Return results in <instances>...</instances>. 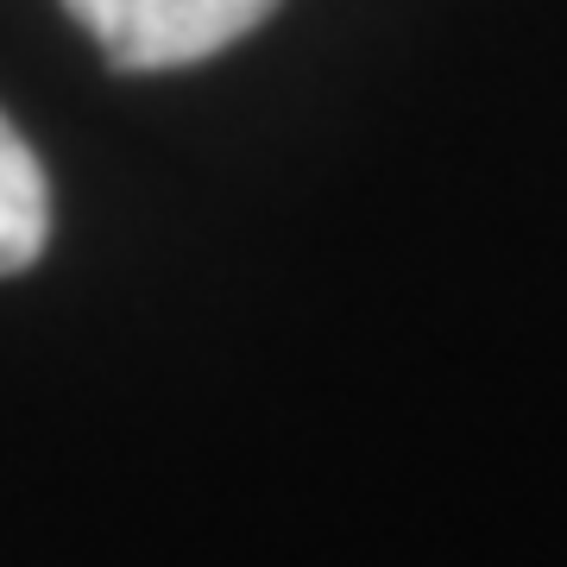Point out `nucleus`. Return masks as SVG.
<instances>
[{"mask_svg": "<svg viewBox=\"0 0 567 567\" xmlns=\"http://www.w3.org/2000/svg\"><path fill=\"white\" fill-rule=\"evenodd\" d=\"M63 13L126 76L189 70L278 13V0H63Z\"/></svg>", "mask_w": 567, "mask_h": 567, "instance_id": "f257e3e1", "label": "nucleus"}, {"mask_svg": "<svg viewBox=\"0 0 567 567\" xmlns=\"http://www.w3.org/2000/svg\"><path fill=\"white\" fill-rule=\"evenodd\" d=\"M51 240V183L25 133L0 114V278H13Z\"/></svg>", "mask_w": 567, "mask_h": 567, "instance_id": "f03ea898", "label": "nucleus"}]
</instances>
